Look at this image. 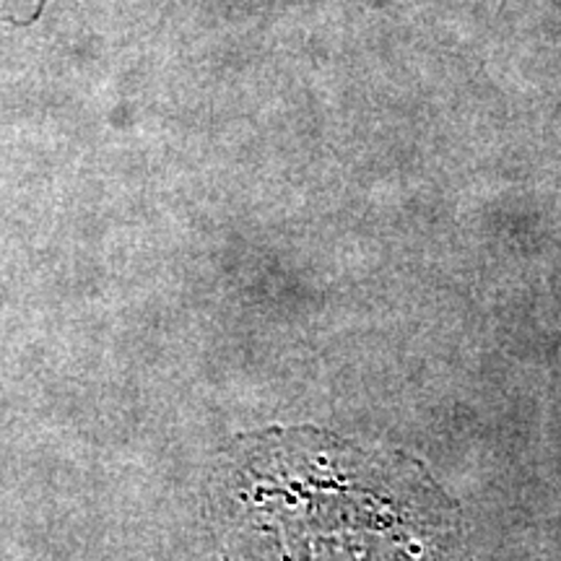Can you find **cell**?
I'll return each instance as SVG.
<instances>
[{
  "label": "cell",
  "instance_id": "6da1fadb",
  "mask_svg": "<svg viewBox=\"0 0 561 561\" xmlns=\"http://www.w3.org/2000/svg\"><path fill=\"white\" fill-rule=\"evenodd\" d=\"M219 507L231 561H458L460 507L419 460L294 426L237 439Z\"/></svg>",
  "mask_w": 561,
  "mask_h": 561
},
{
  "label": "cell",
  "instance_id": "7a4b0ae2",
  "mask_svg": "<svg viewBox=\"0 0 561 561\" xmlns=\"http://www.w3.org/2000/svg\"><path fill=\"white\" fill-rule=\"evenodd\" d=\"M50 0H0V30L32 26L45 13Z\"/></svg>",
  "mask_w": 561,
  "mask_h": 561
}]
</instances>
